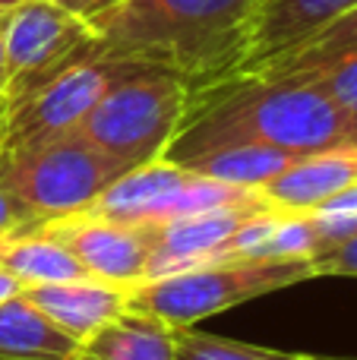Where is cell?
<instances>
[{"label": "cell", "instance_id": "6da1fadb", "mask_svg": "<svg viewBox=\"0 0 357 360\" xmlns=\"http://www.w3.org/2000/svg\"><path fill=\"white\" fill-rule=\"evenodd\" d=\"M228 146H272L304 155L357 146V130L326 92L301 76L231 73L190 89L162 158L183 165Z\"/></svg>", "mask_w": 357, "mask_h": 360}, {"label": "cell", "instance_id": "7a4b0ae2", "mask_svg": "<svg viewBox=\"0 0 357 360\" xmlns=\"http://www.w3.org/2000/svg\"><path fill=\"white\" fill-rule=\"evenodd\" d=\"M259 0H114L89 16L95 51L171 70L190 89L238 73Z\"/></svg>", "mask_w": 357, "mask_h": 360}, {"label": "cell", "instance_id": "3957f363", "mask_svg": "<svg viewBox=\"0 0 357 360\" xmlns=\"http://www.w3.org/2000/svg\"><path fill=\"white\" fill-rule=\"evenodd\" d=\"M316 278V269L304 256L275 259H219L181 269L171 275L145 278L130 288L126 310L158 316L171 329L193 326L206 316L266 297L272 291Z\"/></svg>", "mask_w": 357, "mask_h": 360}, {"label": "cell", "instance_id": "277c9868", "mask_svg": "<svg viewBox=\"0 0 357 360\" xmlns=\"http://www.w3.org/2000/svg\"><path fill=\"white\" fill-rule=\"evenodd\" d=\"M120 174H126L124 165L95 149L79 127L25 146H0V184L38 224L82 212Z\"/></svg>", "mask_w": 357, "mask_h": 360}, {"label": "cell", "instance_id": "5b68a950", "mask_svg": "<svg viewBox=\"0 0 357 360\" xmlns=\"http://www.w3.org/2000/svg\"><path fill=\"white\" fill-rule=\"evenodd\" d=\"M190 86L171 70L136 67L86 114L79 133L126 171L158 162L187 108Z\"/></svg>", "mask_w": 357, "mask_h": 360}, {"label": "cell", "instance_id": "8992f818", "mask_svg": "<svg viewBox=\"0 0 357 360\" xmlns=\"http://www.w3.org/2000/svg\"><path fill=\"white\" fill-rule=\"evenodd\" d=\"M228 205L275 209L263 196V190L225 184V180L196 174L183 165H171L164 158H158V162L139 165V168L120 174L82 212L126 224H162L171 221V218L209 209H228Z\"/></svg>", "mask_w": 357, "mask_h": 360}, {"label": "cell", "instance_id": "52a82bcc", "mask_svg": "<svg viewBox=\"0 0 357 360\" xmlns=\"http://www.w3.org/2000/svg\"><path fill=\"white\" fill-rule=\"evenodd\" d=\"M6 89L0 108L25 98L63 67L95 54L89 19L63 10L54 0H16L4 16Z\"/></svg>", "mask_w": 357, "mask_h": 360}, {"label": "cell", "instance_id": "ba28073f", "mask_svg": "<svg viewBox=\"0 0 357 360\" xmlns=\"http://www.w3.org/2000/svg\"><path fill=\"white\" fill-rule=\"evenodd\" d=\"M136 67H145V63L120 60V57H108L98 51L63 67L48 82L32 89L25 98L0 108V146L10 149V146H25L35 139L76 130L95 108V101L120 76Z\"/></svg>", "mask_w": 357, "mask_h": 360}, {"label": "cell", "instance_id": "9c48e42d", "mask_svg": "<svg viewBox=\"0 0 357 360\" xmlns=\"http://www.w3.org/2000/svg\"><path fill=\"white\" fill-rule=\"evenodd\" d=\"M35 228L63 243L95 278L133 288L149 275L152 224H126L89 212H70L60 218H48Z\"/></svg>", "mask_w": 357, "mask_h": 360}, {"label": "cell", "instance_id": "30bf717a", "mask_svg": "<svg viewBox=\"0 0 357 360\" xmlns=\"http://www.w3.org/2000/svg\"><path fill=\"white\" fill-rule=\"evenodd\" d=\"M259 212H269V209L228 205V209L193 212V215H181V218H171V221L152 224V259H149V275L145 278H158V275H171V272H181V269L206 262L247 218L259 215Z\"/></svg>", "mask_w": 357, "mask_h": 360}, {"label": "cell", "instance_id": "8fae6325", "mask_svg": "<svg viewBox=\"0 0 357 360\" xmlns=\"http://www.w3.org/2000/svg\"><path fill=\"white\" fill-rule=\"evenodd\" d=\"M22 294L82 345L98 326L126 310L130 288L108 278H95V275H82V278L48 281V285H25Z\"/></svg>", "mask_w": 357, "mask_h": 360}, {"label": "cell", "instance_id": "7c38bea8", "mask_svg": "<svg viewBox=\"0 0 357 360\" xmlns=\"http://www.w3.org/2000/svg\"><path fill=\"white\" fill-rule=\"evenodd\" d=\"M354 180H357V146H332V149L297 155L282 174L272 177L259 190L282 212H310L323 199L345 190Z\"/></svg>", "mask_w": 357, "mask_h": 360}, {"label": "cell", "instance_id": "4fadbf2b", "mask_svg": "<svg viewBox=\"0 0 357 360\" xmlns=\"http://www.w3.org/2000/svg\"><path fill=\"white\" fill-rule=\"evenodd\" d=\"M351 6H357V0H259L250 57L238 73H247V70L291 51Z\"/></svg>", "mask_w": 357, "mask_h": 360}, {"label": "cell", "instance_id": "5bb4252c", "mask_svg": "<svg viewBox=\"0 0 357 360\" xmlns=\"http://www.w3.org/2000/svg\"><path fill=\"white\" fill-rule=\"evenodd\" d=\"M177 329L139 310H124L79 345V360H174Z\"/></svg>", "mask_w": 357, "mask_h": 360}, {"label": "cell", "instance_id": "9a60e30c", "mask_svg": "<svg viewBox=\"0 0 357 360\" xmlns=\"http://www.w3.org/2000/svg\"><path fill=\"white\" fill-rule=\"evenodd\" d=\"M79 342L44 316L22 291L0 304V360H70Z\"/></svg>", "mask_w": 357, "mask_h": 360}, {"label": "cell", "instance_id": "2e32d148", "mask_svg": "<svg viewBox=\"0 0 357 360\" xmlns=\"http://www.w3.org/2000/svg\"><path fill=\"white\" fill-rule=\"evenodd\" d=\"M0 266L19 278V285H48V281H67L89 275L73 253L54 237L41 234L38 228L25 234L6 237L0 243Z\"/></svg>", "mask_w": 357, "mask_h": 360}, {"label": "cell", "instance_id": "e0dca14e", "mask_svg": "<svg viewBox=\"0 0 357 360\" xmlns=\"http://www.w3.org/2000/svg\"><path fill=\"white\" fill-rule=\"evenodd\" d=\"M294 158L297 152L272 149V146H228V149H212L190 158V162H183V168L215 180H225V184L259 190L272 177L282 174Z\"/></svg>", "mask_w": 357, "mask_h": 360}, {"label": "cell", "instance_id": "ac0fdd59", "mask_svg": "<svg viewBox=\"0 0 357 360\" xmlns=\"http://www.w3.org/2000/svg\"><path fill=\"white\" fill-rule=\"evenodd\" d=\"M357 48V6L348 13L335 16L329 25H323L320 32H313L310 38H304L301 44H294L291 51L272 57V60L259 63V67L247 70V73H269V76H291V73H307L323 63L335 60L339 54Z\"/></svg>", "mask_w": 357, "mask_h": 360}, {"label": "cell", "instance_id": "d6986e66", "mask_svg": "<svg viewBox=\"0 0 357 360\" xmlns=\"http://www.w3.org/2000/svg\"><path fill=\"white\" fill-rule=\"evenodd\" d=\"M291 76H301V79L313 82L320 92H326L357 130V48L348 51V54H339L335 60L323 63V67H316V70L291 73Z\"/></svg>", "mask_w": 357, "mask_h": 360}, {"label": "cell", "instance_id": "ffe728a7", "mask_svg": "<svg viewBox=\"0 0 357 360\" xmlns=\"http://www.w3.org/2000/svg\"><path fill=\"white\" fill-rule=\"evenodd\" d=\"M174 360H269V348L231 342L209 332H193L190 326L177 329Z\"/></svg>", "mask_w": 357, "mask_h": 360}, {"label": "cell", "instance_id": "44dd1931", "mask_svg": "<svg viewBox=\"0 0 357 360\" xmlns=\"http://www.w3.org/2000/svg\"><path fill=\"white\" fill-rule=\"evenodd\" d=\"M316 275H348V278H357V231L348 240H342L339 247L323 250L313 259Z\"/></svg>", "mask_w": 357, "mask_h": 360}, {"label": "cell", "instance_id": "7402d4cb", "mask_svg": "<svg viewBox=\"0 0 357 360\" xmlns=\"http://www.w3.org/2000/svg\"><path fill=\"white\" fill-rule=\"evenodd\" d=\"M35 224L38 221L29 215V209H25V205L19 202L4 184H0V240L25 234V231H32Z\"/></svg>", "mask_w": 357, "mask_h": 360}, {"label": "cell", "instance_id": "603a6c76", "mask_svg": "<svg viewBox=\"0 0 357 360\" xmlns=\"http://www.w3.org/2000/svg\"><path fill=\"white\" fill-rule=\"evenodd\" d=\"M310 212H316V215H357V180L348 184L345 190L332 193L329 199H323V202Z\"/></svg>", "mask_w": 357, "mask_h": 360}, {"label": "cell", "instance_id": "cb8c5ba5", "mask_svg": "<svg viewBox=\"0 0 357 360\" xmlns=\"http://www.w3.org/2000/svg\"><path fill=\"white\" fill-rule=\"evenodd\" d=\"M54 4H60L63 10H70V13H76V16H82V19H89L92 13H98L101 6L108 4V0H54Z\"/></svg>", "mask_w": 357, "mask_h": 360}, {"label": "cell", "instance_id": "d4e9b609", "mask_svg": "<svg viewBox=\"0 0 357 360\" xmlns=\"http://www.w3.org/2000/svg\"><path fill=\"white\" fill-rule=\"evenodd\" d=\"M22 291V285H19V278L13 272H6L4 266H0V304H4L6 297H13V294Z\"/></svg>", "mask_w": 357, "mask_h": 360}, {"label": "cell", "instance_id": "484cf974", "mask_svg": "<svg viewBox=\"0 0 357 360\" xmlns=\"http://www.w3.org/2000/svg\"><path fill=\"white\" fill-rule=\"evenodd\" d=\"M6 16V13H4ZM4 16H0V98L6 89V44H4Z\"/></svg>", "mask_w": 357, "mask_h": 360}, {"label": "cell", "instance_id": "4316f807", "mask_svg": "<svg viewBox=\"0 0 357 360\" xmlns=\"http://www.w3.org/2000/svg\"><path fill=\"white\" fill-rule=\"evenodd\" d=\"M269 360H320V357H307V354H285V351H269Z\"/></svg>", "mask_w": 357, "mask_h": 360}, {"label": "cell", "instance_id": "83f0119b", "mask_svg": "<svg viewBox=\"0 0 357 360\" xmlns=\"http://www.w3.org/2000/svg\"><path fill=\"white\" fill-rule=\"evenodd\" d=\"M10 6H13V4H6V0H0V16H4V13L10 10Z\"/></svg>", "mask_w": 357, "mask_h": 360}, {"label": "cell", "instance_id": "f1b7e54d", "mask_svg": "<svg viewBox=\"0 0 357 360\" xmlns=\"http://www.w3.org/2000/svg\"><path fill=\"white\" fill-rule=\"evenodd\" d=\"M6 4H16V0H6Z\"/></svg>", "mask_w": 357, "mask_h": 360}, {"label": "cell", "instance_id": "f546056e", "mask_svg": "<svg viewBox=\"0 0 357 360\" xmlns=\"http://www.w3.org/2000/svg\"><path fill=\"white\" fill-rule=\"evenodd\" d=\"M108 4H114V0H108ZM108 4H105V6H108Z\"/></svg>", "mask_w": 357, "mask_h": 360}, {"label": "cell", "instance_id": "4dcf8cb0", "mask_svg": "<svg viewBox=\"0 0 357 360\" xmlns=\"http://www.w3.org/2000/svg\"><path fill=\"white\" fill-rule=\"evenodd\" d=\"M70 360H79V357H70Z\"/></svg>", "mask_w": 357, "mask_h": 360}, {"label": "cell", "instance_id": "1f68e13d", "mask_svg": "<svg viewBox=\"0 0 357 360\" xmlns=\"http://www.w3.org/2000/svg\"><path fill=\"white\" fill-rule=\"evenodd\" d=\"M348 360H357V357H348Z\"/></svg>", "mask_w": 357, "mask_h": 360}, {"label": "cell", "instance_id": "d6a6232c", "mask_svg": "<svg viewBox=\"0 0 357 360\" xmlns=\"http://www.w3.org/2000/svg\"><path fill=\"white\" fill-rule=\"evenodd\" d=\"M0 243H4V240H0Z\"/></svg>", "mask_w": 357, "mask_h": 360}]
</instances>
